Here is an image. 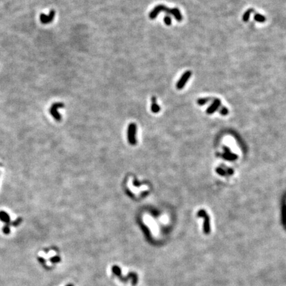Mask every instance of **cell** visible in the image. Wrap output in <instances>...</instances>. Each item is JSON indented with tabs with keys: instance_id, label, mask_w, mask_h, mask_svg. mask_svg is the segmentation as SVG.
Wrapping results in <instances>:
<instances>
[{
	"instance_id": "8fae6325",
	"label": "cell",
	"mask_w": 286,
	"mask_h": 286,
	"mask_svg": "<svg viewBox=\"0 0 286 286\" xmlns=\"http://www.w3.org/2000/svg\"><path fill=\"white\" fill-rule=\"evenodd\" d=\"M201 213H202V214L203 215V216H204L205 218V231L206 232H208L209 231V218H208V216H207V215H206V213H205V211H201Z\"/></svg>"
},
{
	"instance_id": "5b68a950",
	"label": "cell",
	"mask_w": 286,
	"mask_h": 286,
	"mask_svg": "<svg viewBox=\"0 0 286 286\" xmlns=\"http://www.w3.org/2000/svg\"><path fill=\"white\" fill-rule=\"evenodd\" d=\"M136 132H137V125L135 123H131L129 126L128 139L129 143L133 145H135L136 142H137L135 139Z\"/></svg>"
},
{
	"instance_id": "4fadbf2b",
	"label": "cell",
	"mask_w": 286,
	"mask_h": 286,
	"mask_svg": "<svg viewBox=\"0 0 286 286\" xmlns=\"http://www.w3.org/2000/svg\"><path fill=\"white\" fill-rule=\"evenodd\" d=\"M164 23L166 25H168V26L171 25H172L171 16H170V15H168V14H166V15L164 16Z\"/></svg>"
},
{
	"instance_id": "6da1fadb",
	"label": "cell",
	"mask_w": 286,
	"mask_h": 286,
	"mask_svg": "<svg viewBox=\"0 0 286 286\" xmlns=\"http://www.w3.org/2000/svg\"><path fill=\"white\" fill-rule=\"evenodd\" d=\"M161 12H164V13L168 14V15H172L176 19L177 21L178 22H181L183 20L182 14L178 8H168L165 5H163V4H159V5L155 6L152 9V11L150 12L149 18L151 19H156Z\"/></svg>"
},
{
	"instance_id": "8992f818",
	"label": "cell",
	"mask_w": 286,
	"mask_h": 286,
	"mask_svg": "<svg viewBox=\"0 0 286 286\" xmlns=\"http://www.w3.org/2000/svg\"><path fill=\"white\" fill-rule=\"evenodd\" d=\"M221 100H220L219 99H217V98L213 99V102H212L211 106H210L209 107L207 108L206 112L208 114L213 113H215L216 111H217L218 109L219 108V107L221 106Z\"/></svg>"
},
{
	"instance_id": "7c38bea8",
	"label": "cell",
	"mask_w": 286,
	"mask_h": 286,
	"mask_svg": "<svg viewBox=\"0 0 286 286\" xmlns=\"http://www.w3.org/2000/svg\"><path fill=\"white\" fill-rule=\"evenodd\" d=\"M0 219L1 221L5 222V223H7V222L9 221V217L5 212L1 211L0 212Z\"/></svg>"
},
{
	"instance_id": "ba28073f",
	"label": "cell",
	"mask_w": 286,
	"mask_h": 286,
	"mask_svg": "<svg viewBox=\"0 0 286 286\" xmlns=\"http://www.w3.org/2000/svg\"><path fill=\"white\" fill-rule=\"evenodd\" d=\"M254 19L258 23H264L266 21V17L264 15L260 13H256L254 15Z\"/></svg>"
},
{
	"instance_id": "9c48e42d",
	"label": "cell",
	"mask_w": 286,
	"mask_h": 286,
	"mask_svg": "<svg viewBox=\"0 0 286 286\" xmlns=\"http://www.w3.org/2000/svg\"><path fill=\"white\" fill-rule=\"evenodd\" d=\"M252 12H254V9H248V10H246L245 13H244L243 14V15H242V21L245 23L248 22V21L250 19L251 13H252Z\"/></svg>"
},
{
	"instance_id": "277c9868",
	"label": "cell",
	"mask_w": 286,
	"mask_h": 286,
	"mask_svg": "<svg viewBox=\"0 0 286 286\" xmlns=\"http://www.w3.org/2000/svg\"><path fill=\"white\" fill-rule=\"evenodd\" d=\"M55 11L54 9L50 10L48 15L44 13H41L40 15V21L42 24H49L52 23L55 17Z\"/></svg>"
},
{
	"instance_id": "5bb4252c",
	"label": "cell",
	"mask_w": 286,
	"mask_h": 286,
	"mask_svg": "<svg viewBox=\"0 0 286 286\" xmlns=\"http://www.w3.org/2000/svg\"><path fill=\"white\" fill-rule=\"evenodd\" d=\"M219 112L221 115H227L228 113H229V110H228L225 107H222L221 109L219 111Z\"/></svg>"
},
{
	"instance_id": "3957f363",
	"label": "cell",
	"mask_w": 286,
	"mask_h": 286,
	"mask_svg": "<svg viewBox=\"0 0 286 286\" xmlns=\"http://www.w3.org/2000/svg\"><path fill=\"white\" fill-rule=\"evenodd\" d=\"M64 107V104H62V103L60 102H58L55 103V104L52 105V107H51L50 109V114L52 115V117L56 119V121H60L61 120L62 117L60 114L58 112V109L59 108H63Z\"/></svg>"
},
{
	"instance_id": "30bf717a",
	"label": "cell",
	"mask_w": 286,
	"mask_h": 286,
	"mask_svg": "<svg viewBox=\"0 0 286 286\" xmlns=\"http://www.w3.org/2000/svg\"><path fill=\"white\" fill-rule=\"evenodd\" d=\"M213 100V98H200L199 100H197V103L199 106H203V105L206 104L210 101H212Z\"/></svg>"
},
{
	"instance_id": "7a4b0ae2",
	"label": "cell",
	"mask_w": 286,
	"mask_h": 286,
	"mask_svg": "<svg viewBox=\"0 0 286 286\" xmlns=\"http://www.w3.org/2000/svg\"><path fill=\"white\" fill-rule=\"evenodd\" d=\"M191 76H192V72H191V71L187 70L185 72L180 78V80H179L178 82H177L176 84L177 89L179 90H182L183 88L185 87V86L186 85V84L188 83V80H190V78L191 77Z\"/></svg>"
},
{
	"instance_id": "52a82bcc",
	"label": "cell",
	"mask_w": 286,
	"mask_h": 286,
	"mask_svg": "<svg viewBox=\"0 0 286 286\" xmlns=\"http://www.w3.org/2000/svg\"><path fill=\"white\" fill-rule=\"evenodd\" d=\"M151 111L154 113H157L160 111V107L158 105L156 104V98L153 96L152 98V105H151Z\"/></svg>"
}]
</instances>
